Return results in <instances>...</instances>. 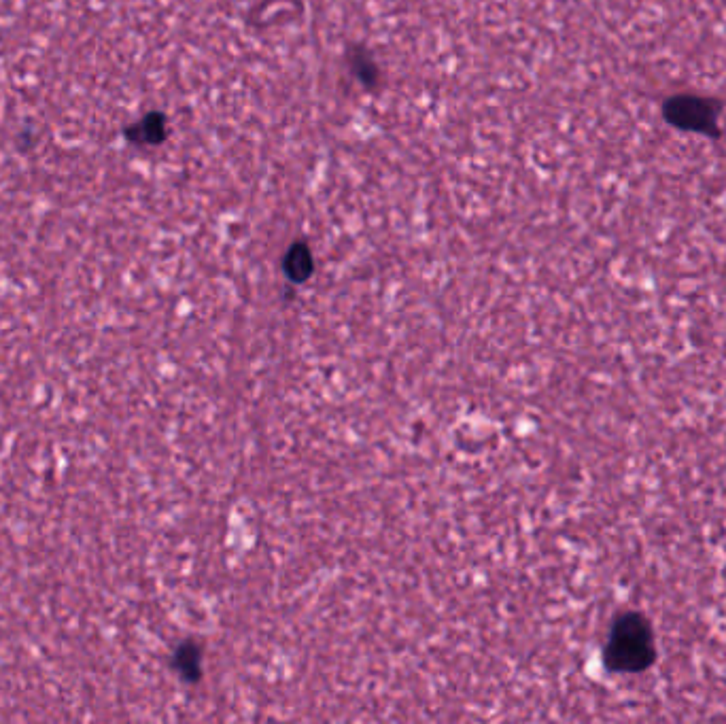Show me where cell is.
Wrapping results in <instances>:
<instances>
[{
    "label": "cell",
    "mask_w": 726,
    "mask_h": 724,
    "mask_svg": "<svg viewBox=\"0 0 726 724\" xmlns=\"http://www.w3.org/2000/svg\"><path fill=\"white\" fill-rule=\"evenodd\" d=\"M659 657L656 637L648 616L637 610L614 618L608 642L603 646V663L616 674H644Z\"/></svg>",
    "instance_id": "6da1fadb"
},
{
    "label": "cell",
    "mask_w": 726,
    "mask_h": 724,
    "mask_svg": "<svg viewBox=\"0 0 726 724\" xmlns=\"http://www.w3.org/2000/svg\"><path fill=\"white\" fill-rule=\"evenodd\" d=\"M200 661H202L200 648L196 644H183V646H179V650L175 654V667L179 669V674L189 682L200 678Z\"/></svg>",
    "instance_id": "3957f363"
},
{
    "label": "cell",
    "mask_w": 726,
    "mask_h": 724,
    "mask_svg": "<svg viewBox=\"0 0 726 724\" xmlns=\"http://www.w3.org/2000/svg\"><path fill=\"white\" fill-rule=\"evenodd\" d=\"M285 272L291 281L302 283L313 272V255L306 245H293L285 257Z\"/></svg>",
    "instance_id": "7a4b0ae2"
},
{
    "label": "cell",
    "mask_w": 726,
    "mask_h": 724,
    "mask_svg": "<svg viewBox=\"0 0 726 724\" xmlns=\"http://www.w3.org/2000/svg\"><path fill=\"white\" fill-rule=\"evenodd\" d=\"M141 128H145V134H143L145 141L162 139V119H147Z\"/></svg>",
    "instance_id": "277c9868"
}]
</instances>
